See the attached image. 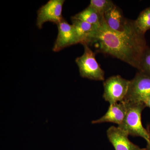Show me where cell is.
I'll use <instances>...</instances> for the list:
<instances>
[{
	"label": "cell",
	"instance_id": "5bb4252c",
	"mask_svg": "<svg viewBox=\"0 0 150 150\" xmlns=\"http://www.w3.org/2000/svg\"><path fill=\"white\" fill-rule=\"evenodd\" d=\"M115 4L110 0H91L89 6L102 16Z\"/></svg>",
	"mask_w": 150,
	"mask_h": 150
},
{
	"label": "cell",
	"instance_id": "ba28073f",
	"mask_svg": "<svg viewBox=\"0 0 150 150\" xmlns=\"http://www.w3.org/2000/svg\"><path fill=\"white\" fill-rule=\"evenodd\" d=\"M107 135L115 150H146L141 148L129 140L128 133L122 129L112 126L107 131Z\"/></svg>",
	"mask_w": 150,
	"mask_h": 150
},
{
	"label": "cell",
	"instance_id": "9a60e30c",
	"mask_svg": "<svg viewBox=\"0 0 150 150\" xmlns=\"http://www.w3.org/2000/svg\"><path fill=\"white\" fill-rule=\"evenodd\" d=\"M139 71L150 75V50L147 47L141 59Z\"/></svg>",
	"mask_w": 150,
	"mask_h": 150
},
{
	"label": "cell",
	"instance_id": "2e32d148",
	"mask_svg": "<svg viewBox=\"0 0 150 150\" xmlns=\"http://www.w3.org/2000/svg\"><path fill=\"white\" fill-rule=\"evenodd\" d=\"M144 104L146 105V107L149 108H150V97L145 102Z\"/></svg>",
	"mask_w": 150,
	"mask_h": 150
},
{
	"label": "cell",
	"instance_id": "e0dca14e",
	"mask_svg": "<svg viewBox=\"0 0 150 150\" xmlns=\"http://www.w3.org/2000/svg\"><path fill=\"white\" fill-rule=\"evenodd\" d=\"M147 144L146 149V150H150V132L149 133V141L147 142Z\"/></svg>",
	"mask_w": 150,
	"mask_h": 150
},
{
	"label": "cell",
	"instance_id": "7c38bea8",
	"mask_svg": "<svg viewBox=\"0 0 150 150\" xmlns=\"http://www.w3.org/2000/svg\"><path fill=\"white\" fill-rule=\"evenodd\" d=\"M71 18L79 20L94 25H99L101 24L104 17L88 6L83 11L72 17Z\"/></svg>",
	"mask_w": 150,
	"mask_h": 150
},
{
	"label": "cell",
	"instance_id": "277c9868",
	"mask_svg": "<svg viewBox=\"0 0 150 150\" xmlns=\"http://www.w3.org/2000/svg\"><path fill=\"white\" fill-rule=\"evenodd\" d=\"M149 97L150 75L139 72L130 81L128 93L123 101L145 103Z\"/></svg>",
	"mask_w": 150,
	"mask_h": 150
},
{
	"label": "cell",
	"instance_id": "4fadbf2b",
	"mask_svg": "<svg viewBox=\"0 0 150 150\" xmlns=\"http://www.w3.org/2000/svg\"><path fill=\"white\" fill-rule=\"evenodd\" d=\"M134 22L138 29L144 34L150 29V7L143 11Z\"/></svg>",
	"mask_w": 150,
	"mask_h": 150
},
{
	"label": "cell",
	"instance_id": "52a82bcc",
	"mask_svg": "<svg viewBox=\"0 0 150 150\" xmlns=\"http://www.w3.org/2000/svg\"><path fill=\"white\" fill-rule=\"evenodd\" d=\"M57 25L58 34L53 48L54 52H59L67 47L80 43L72 24L68 23L64 19Z\"/></svg>",
	"mask_w": 150,
	"mask_h": 150
},
{
	"label": "cell",
	"instance_id": "30bf717a",
	"mask_svg": "<svg viewBox=\"0 0 150 150\" xmlns=\"http://www.w3.org/2000/svg\"><path fill=\"white\" fill-rule=\"evenodd\" d=\"M72 25L75 30L80 43L83 45H89L99 25H94L79 20L71 18Z\"/></svg>",
	"mask_w": 150,
	"mask_h": 150
},
{
	"label": "cell",
	"instance_id": "8fae6325",
	"mask_svg": "<svg viewBox=\"0 0 150 150\" xmlns=\"http://www.w3.org/2000/svg\"><path fill=\"white\" fill-rule=\"evenodd\" d=\"M103 17L108 26L110 29L116 31L123 30L128 21V20L123 18L120 9L115 5L104 14Z\"/></svg>",
	"mask_w": 150,
	"mask_h": 150
},
{
	"label": "cell",
	"instance_id": "6da1fadb",
	"mask_svg": "<svg viewBox=\"0 0 150 150\" xmlns=\"http://www.w3.org/2000/svg\"><path fill=\"white\" fill-rule=\"evenodd\" d=\"M144 35L134 21L128 20L123 30L116 31L110 29L103 18L89 45L95 44L99 52L113 56L139 70L147 48Z\"/></svg>",
	"mask_w": 150,
	"mask_h": 150
},
{
	"label": "cell",
	"instance_id": "7a4b0ae2",
	"mask_svg": "<svg viewBox=\"0 0 150 150\" xmlns=\"http://www.w3.org/2000/svg\"><path fill=\"white\" fill-rule=\"evenodd\" d=\"M123 101L126 106V115L118 128L130 136L142 137L147 142L150 131L143 126L142 121V112L146 107L144 103Z\"/></svg>",
	"mask_w": 150,
	"mask_h": 150
},
{
	"label": "cell",
	"instance_id": "5b68a950",
	"mask_svg": "<svg viewBox=\"0 0 150 150\" xmlns=\"http://www.w3.org/2000/svg\"><path fill=\"white\" fill-rule=\"evenodd\" d=\"M129 84L130 81L119 75L108 78L103 82L105 100L110 104L123 101L128 93Z\"/></svg>",
	"mask_w": 150,
	"mask_h": 150
},
{
	"label": "cell",
	"instance_id": "3957f363",
	"mask_svg": "<svg viewBox=\"0 0 150 150\" xmlns=\"http://www.w3.org/2000/svg\"><path fill=\"white\" fill-rule=\"evenodd\" d=\"M83 46V54L76 60L81 76L93 80L104 81V72L97 62L95 54L88 45Z\"/></svg>",
	"mask_w": 150,
	"mask_h": 150
},
{
	"label": "cell",
	"instance_id": "8992f818",
	"mask_svg": "<svg viewBox=\"0 0 150 150\" xmlns=\"http://www.w3.org/2000/svg\"><path fill=\"white\" fill-rule=\"evenodd\" d=\"M65 1V0H50L42 6L37 11L38 28L41 29L44 23L47 22L58 24L64 20L62 11Z\"/></svg>",
	"mask_w": 150,
	"mask_h": 150
},
{
	"label": "cell",
	"instance_id": "9c48e42d",
	"mask_svg": "<svg viewBox=\"0 0 150 150\" xmlns=\"http://www.w3.org/2000/svg\"><path fill=\"white\" fill-rule=\"evenodd\" d=\"M126 111V105L123 101L110 104L105 114L99 119L92 121V123L109 122L115 123L119 126L124 120Z\"/></svg>",
	"mask_w": 150,
	"mask_h": 150
}]
</instances>
